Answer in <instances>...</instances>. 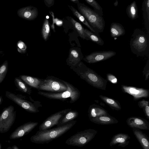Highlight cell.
<instances>
[{
  "instance_id": "obj_31",
  "label": "cell",
  "mask_w": 149,
  "mask_h": 149,
  "mask_svg": "<svg viewBox=\"0 0 149 149\" xmlns=\"http://www.w3.org/2000/svg\"><path fill=\"white\" fill-rule=\"evenodd\" d=\"M71 22L80 37L83 40H88L85 36L84 32V28L82 25L72 17H71Z\"/></svg>"
},
{
  "instance_id": "obj_4",
  "label": "cell",
  "mask_w": 149,
  "mask_h": 149,
  "mask_svg": "<svg viewBox=\"0 0 149 149\" xmlns=\"http://www.w3.org/2000/svg\"><path fill=\"white\" fill-rule=\"evenodd\" d=\"M79 12L85 17L87 22L96 33L103 31L105 22L103 17L100 16L93 10L84 4H77Z\"/></svg>"
},
{
  "instance_id": "obj_8",
  "label": "cell",
  "mask_w": 149,
  "mask_h": 149,
  "mask_svg": "<svg viewBox=\"0 0 149 149\" xmlns=\"http://www.w3.org/2000/svg\"><path fill=\"white\" fill-rule=\"evenodd\" d=\"M16 117V111L13 106L3 109L0 115V133L8 131L14 123Z\"/></svg>"
},
{
  "instance_id": "obj_35",
  "label": "cell",
  "mask_w": 149,
  "mask_h": 149,
  "mask_svg": "<svg viewBox=\"0 0 149 149\" xmlns=\"http://www.w3.org/2000/svg\"><path fill=\"white\" fill-rule=\"evenodd\" d=\"M17 50L20 53H24L26 52L27 47L25 43L22 41L20 40L17 43Z\"/></svg>"
},
{
  "instance_id": "obj_37",
  "label": "cell",
  "mask_w": 149,
  "mask_h": 149,
  "mask_svg": "<svg viewBox=\"0 0 149 149\" xmlns=\"http://www.w3.org/2000/svg\"><path fill=\"white\" fill-rule=\"evenodd\" d=\"M107 78L108 80L113 84H116L117 82V78L111 74L108 73L107 74Z\"/></svg>"
},
{
  "instance_id": "obj_45",
  "label": "cell",
  "mask_w": 149,
  "mask_h": 149,
  "mask_svg": "<svg viewBox=\"0 0 149 149\" xmlns=\"http://www.w3.org/2000/svg\"><path fill=\"white\" fill-rule=\"evenodd\" d=\"M6 149H13L12 147L9 146Z\"/></svg>"
},
{
  "instance_id": "obj_39",
  "label": "cell",
  "mask_w": 149,
  "mask_h": 149,
  "mask_svg": "<svg viewBox=\"0 0 149 149\" xmlns=\"http://www.w3.org/2000/svg\"><path fill=\"white\" fill-rule=\"evenodd\" d=\"M45 5L48 7H50L53 5L54 3V0H44Z\"/></svg>"
},
{
  "instance_id": "obj_9",
  "label": "cell",
  "mask_w": 149,
  "mask_h": 149,
  "mask_svg": "<svg viewBox=\"0 0 149 149\" xmlns=\"http://www.w3.org/2000/svg\"><path fill=\"white\" fill-rule=\"evenodd\" d=\"M60 80L52 76L47 77L42 80L37 90L57 93L66 91L67 86Z\"/></svg>"
},
{
  "instance_id": "obj_38",
  "label": "cell",
  "mask_w": 149,
  "mask_h": 149,
  "mask_svg": "<svg viewBox=\"0 0 149 149\" xmlns=\"http://www.w3.org/2000/svg\"><path fill=\"white\" fill-rule=\"evenodd\" d=\"M49 13L51 14L52 18V24L51 26L52 29L53 30L54 32H55V30L54 24L55 23V18H54V13L52 11H49Z\"/></svg>"
},
{
  "instance_id": "obj_26",
  "label": "cell",
  "mask_w": 149,
  "mask_h": 149,
  "mask_svg": "<svg viewBox=\"0 0 149 149\" xmlns=\"http://www.w3.org/2000/svg\"><path fill=\"white\" fill-rule=\"evenodd\" d=\"M14 82L17 89L23 93L30 95L32 93L31 88L19 77H15Z\"/></svg>"
},
{
  "instance_id": "obj_11",
  "label": "cell",
  "mask_w": 149,
  "mask_h": 149,
  "mask_svg": "<svg viewBox=\"0 0 149 149\" xmlns=\"http://www.w3.org/2000/svg\"><path fill=\"white\" fill-rule=\"evenodd\" d=\"M116 54V52L112 51H95L85 56L83 60L89 63H96L109 59Z\"/></svg>"
},
{
  "instance_id": "obj_19",
  "label": "cell",
  "mask_w": 149,
  "mask_h": 149,
  "mask_svg": "<svg viewBox=\"0 0 149 149\" xmlns=\"http://www.w3.org/2000/svg\"><path fill=\"white\" fill-rule=\"evenodd\" d=\"M90 120L94 123L102 125L115 124L118 123L116 119L109 114L92 118Z\"/></svg>"
},
{
  "instance_id": "obj_42",
  "label": "cell",
  "mask_w": 149,
  "mask_h": 149,
  "mask_svg": "<svg viewBox=\"0 0 149 149\" xmlns=\"http://www.w3.org/2000/svg\"><path fill=\"white\" fill-rule=\"evenodd\" d=\"M13 149H19L17 146L14 145L12 146Z\"/></svg>"
},
{
  "instance_id": "obj_5",
  "label": "cell",
  "mask_w": 149,
  "mask_h": 149,
  "mask_svg": "<svg viewBox=\"0 0 149 149\" xmlns=\"http://www.w3.org/2000/svg\"><path fill=\"white\" fill-rule=\"evenodd\" d=\"M67 87V90L60 93H51L39 91L38 93L46 97L55 100H64L70 98L69 102L74 103L79 98L80 93L78 89L72 84L66 81L62 80Z\"/></svg>"
},
{
  "instance_id": "obj_22",
  "label": "cell",
  "mask_w": 149,
  "mask_h": 149,
  "mask_svg": "<svg viewBox=\"0 0 149 149\" xmlns=\"http://www.w3.org/2000/svg\"><path fill=\"white\" fill-rule=\"evenodd\" d=\"M19 77L31 87L38 89L42 79L25 75H20Z\"/></svg>"
},
{
  "instance_id": "obj_20",
  "label": "cell",
  "mask_w": 149,
  "mask_h": 149,
  "mask_svg": "<svg viewBox=\"0 0 149 149\" xmlns=\"http://www.w3.org/2000/svg\"><path fill=\"white\" fill-rule=\"evenodd\" d=\"M88 113L89 119L108 114L107 111L105 109L94 104L90 106Z\"/></svg>"
},
{
  "instance_id": "obj_40",
  "label": "cell",
  "mask_w": 149,
  "mask_h": 149,
  "mask_svg": "<svg viewBox=\"0 0 149 149\" xmlns=\"http://www.w3.org/2000/svg\"><path fill=\"white\" fill-rule=\"evenodd\" d=\"M55 24H56L57 25L59 26L62 25V21H60L57 18H55Z\"/></svg>"
},
{
  "instance_id": "obj_7",
  "label": "cell",
  "mask_w": 149,
  "mask_h": 149,
  "mask_svg": "<svg viewBox=\"0 0 149 149\" xmlns=\"http://www.w3.org/2000/svg\"><path fill=\"white\" fill-rule=\"evenodd\" d=\"M97 132L96 130L89 129L78 132L68 139L65 143L68 145L83 147L94 138Z\"/></svg>"
},
{
  "instance_id": "obj_44",
  "label": "cell",
  "mask_w": 149,
  "mask_h": 149,
  "mask_svg": "<svg viewBox=\"0 0 149 149\" xmlns=\"http://www.w3.org/2000/svg\"><path fill=\"white\" fill-rule=\"evenodd\" d=\"M2 98L1 96H0V104H1L2 102Z\"/></svg>"
},
{
  "instance_id": "obj_6",
  "label": "cell",
  "mask_w": 149,
  "mask_h": 149,
  "mask_svg": "<svg viewBox=\"0 0 149 149\" xmlns=\"http://www.w3.org/2000/svg\"><path fill=\"white\" fill-rule=\"evenodd\" d=\"M5 95L9 99L30 113L39 112L38 108L42 106L38 101H34L32 99L31 101H29L26 99V96L21 94H15L7 91L6 92Z\"/></svg>"
},
{
  "instance_id": "obj_25",
  "label": "cell",
  "mask_w": 149,
  "mask_h": 149,
  "mask_svg": "<svg viewBox=\"0 0 149 149\" xmlns=\"http://www.w3.org/2000/svg\"><path fill=\"white\" fill-rule=\"evenodd\" d=\"M78 115V113L76 111L71 110L68 111L60 119L57 126H62L73 120Z\"/></svg>"
},
{
  "instance_id": "obj_28",
  "label": "cell",
  "mask_w": 149,
  "mask_h": 149,
  "mask_svg": "<svg viewBox=\"0 0 149 149\" xmlns=\"http://www.w3.org/2000/svg\"><path fill=\"white\" fill-rule=\"evenodd\" d=\"M99 97L112 109L119 111L121 109V105L118 101L101 95H99Z\"/></svg>"
},
{
  "instance_id": "obj_16",
  "label": "cell",
  "mask_w": 149,
  "mask_h": 149,
  "mask_svg": "<svg viewBox=\"0 0 149 149\" xmlns=\"http://www.w3.org/2000/svg\"><path fill=\"white\" fill-rule=\"evenodd\" d=\"M38 13L37 8L31 6L20 8L17 12L19 17L28 20H32L36 19Z\"/></svg>"
},
{
  "instance_id": "obj_12",
  "label": "cell",
  "mask_w": 149,
  "mask_h": 149,
  "mask_svg": "<svg viewBox=\"0 0 149 149\" xmlns=\"http://www.w3.org/2000/svg\"><path fill=\"white\" fill-rule=\"evenodd\" d=\"M38 124L37 122H29L17 127L10 135V139H15L22 137L29 134Z\"/></svg>"
},
{
  "instance_id": "obj_41",
  "label": "cell",
  "mask_w": 149,
  "mask_h": 149,
  "mask_svg": "<svg viewBox=\"0 0 149 149\" xmlns=\"http://www.w3.org/2000/svg\"><path fill=\"white\" fill-rule=\"evenodd\" d=\"M70 1L72 2L77 3V4H78L79 3V0H70Z\"/></svg>"
},
{
  "instance_id": "obj_15",
  "label": "cell",
  "mask_w": 149,
  "mask_h": 149,
  "mask_svg": "<svg viewBox=\"0 0 149 149\" xmlns=\"http://www.w3.org/2000/svg\"><path fill=\"white\" fill-rule=\"evenodd\" d=\"M126 122L128 126L132 128L149 130V123L145 119L139 117L132 116L128 118Z\"/></svg>"
},
{
  "instance_id": "obj_1",
  "label": "cell",
  "mask_w": 149,
  "mask_h": 149,
  "mask_svg": "<svg viewBox=\"0 0 149 149\" xmlns=\"http://www.w3.org/2000/svg\"><path fill=\"white\" fill-rule=\"evenodd\" d=\"M76 120H72L65 125L52 129L38 130L31 136L30 140L33 143L44 144L48 143L62 135L76 124Z\"/></svg>"
},
{
  "instance_id": "obj_36",
  "label": "cell",
  "mask_w": 149,
  "mask_h": 149,
  "mask_svg": "<svg viewBox=\"0 0 149 149\" xmlns=\"http://www.w3.org/2000/svg\"><path fill=\"white\" fill-rule=\"evenodd\" d=\"M149 60H148L147 63L144 68L143 74L145 75V80H147L149 77Z\"/></svg>"
},
{
  "instance_id": "obj_2",
  "label": "cell",
  "mask_w": 149,
  "mask_h": 149,
  "mask_svg": "<svg viewBox=\"0 0 149 149\" xmlns=\"http://www.w3.org/2000/svg\"><path fill=\"white\" fill-rule=\"evenodd\" d=\"M71 69L81 79L91 86L98 89L105 90L107 80L88 67L82 62L81 61L76 66Z\"/></svg>"
},
{
  "instance_id": "obj_10",
  "label": "cell",
  "mask_w": 149,
  "mask_h": 149,
  "mask_svg": "<svg viewBox=\"0 0 149 149\" xmlns=\"http://www.w3.org/2000/svg\"><path fill=\"white\" fill-rule=\"evenodd\" d=\"M71 110V108L66 109L51 115L40 125L39 130L49 129L56 125H57L61 118Z\"/></svg>"
},
{
  "instance_id": "obj_46",
  "label": "cell",
  "mask_w": 149,
  "mask_h": 149,
  "mask_svg": "<svg viewBox=\"0 0 149 149\" xmlns=\"http://www.w3.org/2000/svg\"><path fill=\"white\" fill-rule=\"evenodd\" d=\"M1 144L0 143V149H1Z\"/></svg>"
},
{
  "instance_id": "obj_43",
  "label": "cell",
  "mask_w": 149,
  "mask_h": 149,
  "mask_svg": "<svg viewBox=\"0 0 149 149\" xmlns=\"http://www.w3.org/2000/svg\"><path fill=\"white\" fill-rule=\"evenodd\" d=\"M118 4V1L117 0H116L115 2L114 3L113 5L115 6H117Z\"/></svg>"
},
{
  "instance_id": "obj_33",
  "label": "cell",
  "mask_w": 149,
  "mask_h": 149,
  "mask_svg": "<svg viewBox=\"0 0 149 149\" xmlns=\"http://www.w3.org/2000/svg\"><path fill=\"white\" fill-rule=\"evenodd\" d=\"M8 70V62L5 61L0 66V84L3 81Z\"/></svg>"
},
{
  "instance_id": "obj_17",
  "label": "cell",
  "mask_w": 149,
  "mask_h": 149,
  "mask_svg": "<svg viewBox=\"0 0 149 149\" xmlns=\"http://www.w3.org/2000/svg\"><path fill=\"white\" fill-rule=\"evenodd\" d=\"M130 137L127 134L119 133L114 135L109 143L110 146L118 145L119 146L125 147L129 143Z\"/></svg>"
},
{
  "instance_id": "obj_27",
  "label": "cell",
  "mask_w": 149,
  "mask_h": 149,
  "mask_svg": "<svg viewBox=\"0 0 149 149\" xmlns=\"http://www.w3.org/2000/svg\"><path fill=\"white\" fill-rule=\"evenodd\" d=\"M126 12L128 17L132 20L136 19L138 17V7L135 1H133L128 6Z\"/></svg>"
},
{
  "instance_id": "obj_32",
  "label": "cell",
  "mask_w": 149,
  "mask_h": 149,
  "mask_svg": "<svg viewBox=\"0 0 149 149\" xmlns=\"http://www.w3.org/2000/svg\"><path fill=\"white\" fill-rule=\"evenodd\" d=\"M85 1L93 8L94 11L100 16H103V9L95 0H85Z\"/></svg>"
},
{
  "instance_id": "obj_23",
  "label": "cell",
  "mask_w": 149,
  "mask_h": 149,
  "mask_svg": "<svg viewBox=\"0 0 149 149\" xmlns=\"http://www.w3.org/2000/svg\"><path fill=\"white\" fill-rule=\"evenodd\" d=\"M142 10L147 33L149 35V0H143L142 3Z\"/></svg>"
},
{
  "instance_id": "obj_24",
  "label": "cell",
  "mask_w": 149,
  "mask_h": 149,
  "mask_svg": "<svg viewBox=\"0 0 149 149\" xmlns=\"http://www.w3.org/2000/svg\"><path fill=\"white\" fill-rule=\"evenodd\" d=\"M84 32L86 37L88 39L101 46L104 44V42L98 33H93L90 30L84 28Z\"/></svg>"
},
{
  "instance_id": "obj_18",
  "label": "cell",
  "mask_w": 149,
  "mask_h": 149,
  "mask_svg": "<svg viewBox=\"0 0 149 149\" xmlns=\"http://www.w3.org/2000/svg\"><path fill=\"white\" fill-rule=\"evenodd\" d=\"M132 130L143 149H149V139L147 135L140 129L132 128Z\"/></svg>"
},
{
  "instance_id": "obj_29",
  "label": "cell",
  "mask_w": 149,
  "mask_h": 149,
  "mask_svg": "<svg viewBox=\"0 0 149 149\" xmlns=\"http://www.w3.org/2000/svg\"><path fill=\"white\" fill-rule=\"evenodd\" d=\"M68 6L72 11L73 14L81 23L88 28L90 31L93 33H96L87 22L85 17L77 10L72 6Z\"/></svg>"
},
{
  "instance_id": "obj_14",
  "label": "cell",
  "mask_w": 149,
  "mask_h": 149,
  "mask_svg": "<svg viewBox=\"0 0 149 149\" xmlns=\"http://www.w3.org/2000/svg\"><path fill=\"white\" fill-rule=\"evenodd\" d=\"M83 58L80 48H71L70 50L68 57L66 60L67 64L71 68L77 65Z\"/></svg>"
},
{
  "instance_id": "obj_21",
  "label": "cell",
  "mask_w": 149,
  "mask_h": 149,
  "mask_svg": "<svg viewBox=\"0 0 149 149\" xmlns=\"http://www.w3.org/2000/svg\"><path fill=\"white\" fill-rule=\"evenodd\" d=\"M110 32L111 36L113 38L123 36L125 33V31L123 26L116 22H113L111 24Z\"/></svg>"
},
{
  "instance_id": "obj_3",
  "label": "cell",
  "mask_w": 149,
  "mask_h": 149,
  "mask_svg": "<svg viewBox=\"0 0 149 149\" xmlns=\"http://www.w3.org/2000/svg\"><path fill=\"white\" fill-rule=\"evenodd\" d=\"M132 52L137 57L147 55L149 51V35L139 29L134 30L130 41Z\"/></svg>"
},
{
  "instance_id": "obj_30",
  "label": "cell",
  "mask_w": 149,
  "mask_h": 149,
  "mask_svg": "<svg viewBox=\"0 0 149 149\" xmlns=\"http://www.w3.org/2000/svg\"><path fill=\"white\" fill-rule=\"evenodd\" d=\"M42 37L45 41L48 40L50 34V28L49 20L45 17L43 23L41 30Z\"/></svg>"
},
{
  "instance_id": "obj_34",
  "label": "cell",
  "mask_w": 149,
  "mask_h": 149,
  "mask_svg": "<svg viewBox=\"0 0 149 149\" xmlns=\"http://www.w3.org/2000/svg\"><path fill=\"white\" fill-rule=\"evenodd\" d=\"M139 107L142 108L145 115L148 119L149 118V102L144 99L139 101L138 104Z\"/></svg>"
},
{
  "instance_id": "obj_13",
  "label": "cell",
  "mask_w": 149,
  "mask_h": 149,
  "mask_svg": "<svg viewBox=\"0 0 149 149\" xmlns=\"http://www.w3.org/2000/svg\"><path fill=\"white\" fill-rule=\"evenodd\" d=\"M121 88L123 92L131 95L134 100L142 98H147L149 96L148 89L125 85H122Z\"/></svg>"
}]
</instances>
